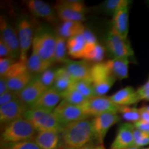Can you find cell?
Masks as SVG:
<instances>
[{
    "label": "cell",
    "instance_id": "cell-1",
    "mask_svg": "<svg viewBox=\"0 0 149 149\" xmlns=\"http://www.w3.org/2000/svg\"><path fill=\"white\" fill-rule=\"evenodd\" d=\"M61 148H77L95 140L92 120L89 118L76 121L63 128L61 133Z\"/></svg>",
    "mask_w": 149,
    "mask_h": 149
},
{
    "label": "cell",
    "instance_id": "cell-2",
    "mask_svg": "<svg viewBox=\"0 0 149 149\" xmlns=\"http://www.w3.org/2000/svg\"><path fill=\"white\" fill-rule=\"evenodd\" d=\"M57 34L48 26L40 25L35 30L32 51L44 60L54 64Z\"/></svg>",
    "mask_w": 149,
    "mask_h": 149
},
{
    "label": "cell",
    "instance_id": "cell-3",
    "mask_svg": "<svg viewBox=\"0 0 149 149\" xmlns=\"http://www.w3.org/2000/svg\"><path fill=\"white\" fill-rule=\"evenodd\" d=\"M36 134L32 124L22 117L3 126L1 132V144L31 140L34 139Z\"/></svg>",
    "mask_w": 149,
    "mask_h": 149
},
{
    "label": "cell",
    "instance_id": "cell-4",
    "mask_svg": "<svg viewBox=\"0 0 149 149\" xmlns=\"http://www.w3.org/2000/svg\"><path fill=\"white\" fill-rule=\"evenodd\" d=\"M37 132L54 131L61 133L63 128L53 111L29 109L24 116Z\"/></svg>",
    "mask_w": 149,
    "mask_h": 149
},
{
    "label": "cell",
    "instance_id": "cell-5",
    "mask_svg": "<svg viewBox=\"0 0 149 149\" xmlns=\"http://www.w3.org/2000/svg\"><path fill=\"white\" fill-rule=\"evenodd\" d=\"M116 80L104 62L97 63L91 66L90 81L96 95L104 96L109 91Z\"/></svg>",
    "mask_w": 149,
    "mask_h": 149
},
{
    "label": "cell",
    "instance_id": "cell-6",
    "mask_svg": "<svg viewBox=\"0 0 149 149\" xmlns=\"http://www.w3.org/2000/svg\"><path fill=\"white\" fill-rule=\"evenodd\" d=\"M57 17L61 22H79L86 20L87 8L81 1H58L54 7Z\"/></svg>",
    "mask_w": 149,
    "mask_h": 149
},
{
    "label": "cell",
    "instance_id": "cell-7",
    "mask_svg": "<svg viewBox=\"0 0 149 149\" xmlns=\"http://www.w3.org/2000/svg\"><path fill=\"white\" fill-rule=\"evenodd\" d=\"M16 29L20 46L19 60L26 62L28 53L33 45L34 26L29 16L22 15L17 19Z\"/></svg>",
    "mask_w": 149,
    "mask_h": 149
},
{
    "label": "cell",
    "instance_id": "cell-8",
    "mask_svg": "<svg viewBox=\"0 0 149 149\" xmlns=\"http://www.w3.org/2000/svg\"><path fill=\"white\" fill-rule=\"evenodd\" d=\"M79 107L88 117H94L105 113H118L119 108V106L113 103L109 97L98 95L87 99Z\"/></svg>",
    "mask_w": 149,
    "mask_h": 149
},
{
    "label": "cell",
    "instance_id": "cell-9",
    "mask_svg": "<svg viewBox=\"0 0 149 149\" xmlns=\"http://www.w3.org/2000/svg\"><path fill=\"white\" fill-rule=\"evenodd\" d=\"M53 112L63 128L76 121L89 118L79 106L73 105L64 100L59 102Z\"/></svg>",
    "mask_w": 149,
    "mask_h": 149
},
{
    "label": "cell",
    "instance_id": "cell-10",
    "mask_svg": "<svg viewBox=\"0 0 149 149\" xmlns=\"http://www.w3.org/2000/svg\"><path fill=\"white\" fill-rule=\"evenodd\" d=\"M106 47L113 58H129L134 55L133 48L127 39L122 38L112 30L107 36Z\"/></svg>",
    "mask_w": 149,
    "mask_h": 149
},
{
    "label": "cell",
    "instance_id": "cell-11",
    "mask_svg": "<svg viewBox=\"0 0 149 149\" xmlns=\"http://www.w3.org/2000/svg\"><path fill=\"white\" fill-rule=\"evenodd\" d=\"M120 120L119 115L115 113H105L93 117L91 120L95 141L99 144H102L110 128Z\"/></svg>",
    "mask_w": 149,
    "mask_h": 149
},
{
    "label": "cell",
    "instance_id": "cell-12",
    "mask_svg": "<svg viewBox=\"0 0 149 149\" xmlns=\"http://www.w3.org/2000/svg\"><path fill=\"white\" fill-rule=\"evenodd\" d=\"M0 40L2 41L10 50L13 58L19 59L20 46L17 29H14L2 15L0 18Z\"/></svg>",
    "mask_w": 149,
    "mask_h": 149
},
{
    "label": "cell",
    "instance_id": "cell-13",
    "mask_svg": "<svg viewBox=\"0 0 149 149\" xmlns=\"http://www.w3.org/2000/svg\"><path fill=\"white\" fill-rule=\"evenodd\" d=\"M46 89L36 75L23 90L18 93V99L29 109H31Z\"/></svg>",
    "mask_w": 149,
    "mask_h": 149
},
{
    "label": "cell",
    "instance_id": "cell-14",
    "mask_svg": "<svg viewBox=\"0 0 149 149\" xmlns=\"http://www.w3.org/2000/svg\"><path fill=\"white\" fill-rule=\"evenodd\" d=\"M29 109L19 100H15L0 107V122L3 126L24 117Z\"/></svg>",
    "mask_w": 149,
    "mask_h": 149
},
{
    "label": "cell",
    "instance_id": "cell-15",
    "mask_svg": "<svg viewBox=\"0 0 149 149\" xmlns=\"http://www.w3.org/2000/svg\"><path fill=\"white\" fill-rule=\"evenodd\" d=\"M28 9L33 15L43 19L48 23L55 24L57 17L55 9L45 1L42 0H29L26 1Z\"/></svg>",
    "mask_w": 149,
    "mask_h": 149
},
{
    "label": "cell",
    "instance_id": "cell-16",
    "mask_svg": "<svg viewBox=\"0 0 149 149\" xmlns=\"http://www.w3.org/2000/svg\"><path fill=\"white\" fill-rule=\"evenodd\" d=\"M134 125L124 123L118 128L116 137L112 143L111 149H123L134 146Z\"/></svg>",
    "mask_w": 149,
    "mask_h": 149
},
{
    "label": "cell",
    "instance_id": "cell-17",
    "mask_svg": "<svg viewBox=\"0 0 149 149\" xmlns=\"http://www.w3.org/2000/svg\"><path fill=\"white\" fill-rule=\"evenodd\" d=\"M62 98L61 93L53 88L46 89L31 109H37L48 111H53Z\"/></svg>",
    "mask_w": 149,
    "mask_h": 149
},
{
    "label": "cell",
    "instance_id": "cell-18",
    "mask_svg": "<svg viewBox=\"0 0 149 149\" xmlns=\"http://www.w3.org/2000/svg\"><path fill=\"white\" fill-rule=\"evenodd\" d=\"M88 61L70 60L65 64V67L69 72L71 79L73 81L79 80H90L91 69Z\"/></svg>",
    "mask_w": 149,
    "mask_h": 149
},
{
    "label": "cell",
    "instance_id": "cell-19",
    "mask_svg": "<svg viewBox=\"0 0 149 149\" xmlns=\"http://www.w3.org/2000/svg\"><path fill=\"white\" fill-rule=\"evenodd\" d=\"M33 140L41 149H60L62 146L61 133L57 132H37Z\"/></svg>",
    "mask_w": 149,
    "mask_h": 149
},
{
    "label": "cell",
    "instance_id": "cell-20",
    "mask_svg": "<svg viewBox=\"0 0 149 149\" xmlns=\"http://www.w3.org/2000/svg\"><path fill=\"white\" fill-rule=\"evenodd\" d=\"M109 97L111 101L117 106L125 107L137 104L141 100L137 91L131 86H126L120 89Z\"/></svg>",
    "mask_w": 149,
    "mask_h": 149
},
{
    "label": "cell",
    "instance_id": "cell-21",
    "mask_svg": "<svg viewBox=\"0 0 149 149\" xmlns=\"http://www.w3.org/2000/svg\"><path fill=\"white\" fill-rule=\"evenodd\" d=\"M113 31L124 39H127L128 33V6L121 8L113 16Z\"/></svg>",
    "mask_w": 149,
    "mask_h": 149
},
{
    "label": "cell",
    "instance_id": "cell-22",
    "mask_svg": "<svg viewBox=\"0 0 149 149\" xmlns=\"http://www.w3.org/2000/svg\"><path fill=\"white\" fill-rule=\"evenodd\" d=\"M104 63L116 79L122 80L128 77V58H113L104 61Z\"/></svg>",
    "mask_w": 149,
    "mask_h": 149
},
{
    "label": "cell",
    "instance_id": "cell-23",
    "mask_svg": "<svg viewBox=\"0 0 149 149\" xmlns=\"http://www.w3.org/2000/svg\"><path fill=\"white\" fill-rule=\"evenodd\" d=\"M66 47L68 55L73 59H84L86 50V42L82 35H77L67 40Z\"/></svg>",
    "mask_w": 149,
    "mask_h": 149
},
{
    "label": "cell",
    "instance_id": "cell-24",
    "mask_svg": "<svg viewBox=\"0 0 149 149\" xmlns=\"http://www.w3.org/2000/svg\"><path fill=\"white\" fill-rule=\"evenodd\" d=\"M85 29L82 22H63L57 28L56 33L68 40L72 37L82 34Z\"/></svg>",
    "mask_w": 149,
    "mask_h": 149
},
{
    "label": "cell",
    "instance_id": "cell-25",
    "mask_svg": "<svg viewBox=\"0 0 149 149\" xmlns=\"http://www.w3.org/2000/svg\"><path fill=\"white\" fill-rule=\"evenodd\" d=\"M29 71L33 74L39 75L42 72L51 68L53 63L43 59L35 51L31 52V55L26 61Z\"/></svg>",
    "mask_w": 149,
    "mask_h": 149
},
{
    "label": "cell",
    "instance_id": "cell-26",
    "mask_svg": "<svg viewBox=\"0 0 149 149\" xmlns=\"http://www.w3.org/2000/svg\"><path fill=\"white\" fill-rule=\"evenodd\" d=\"M35 75L27 71L24 73L18 74L13 77L6 79L8 84V90L13 92L19 93L23 90L32 80L34 79Z\"/></svg>",
    "mask_w": 149,
    "mask_h": 149
},
{
    "label": "cell",
    "instance_id": "cell-27",
    "mask_svg": "<svg viewBox=\"0 0 149 149\" xmlns=\"http://www.w3.org/2000/svg\"><path fill=\"white\" fill-rule=\"evenodd\" d=\"M72 82L71 77L66 67H61L56 70L55 81L52 88L61 94L69 88Z\"/></svg>",
    "mask_w": 149,
    "mask_h": 149
},
{
    "label": "cell",
    "instance_id": "cell-28",
    "mask_svg": "<svg viewBox=\"0 0 149 149\" xmlns=\"http://www.w3.org/2000/svg\"><path fill=\"white\" fill-rule=\"evenodd\" d=\"M105 54V49L98 43L94 44H86V50L84 57L85 61L95 63L102 62Z\"/></svg>",
    "mask_w": 149,
    "mask_h": 149
},
{
    "label": "cell",
    "instance_id": "cell-29",
    "mask_svg": "<svg viewBox=\"0 0 149 149\" xmlns=\"http://www.w3.org/2000/svg\"><path fill=\"white\" fill-rule=\"evenodd\" d=\"M57 34V33H56ZM67 40L57 34L56 37V45L55 50V57H54V62L63 63L66 64L69 59L67 57L68 51L66 47Z\"/></svg>",
    "mask_w": 149,
    "mask_h": 149
},
{
    "label": "cell",
    "instance_id": "cell-30",
    "mask_svg": "<svg viewBox=\"0 0 149 149\" xmlns=\"http://www.w3.org/2000/svg\"><path fill=\"white\" fill-rule=\"evenodd\" d=\"M70 88L78 91L87 99L96 95L94 88L90 80L73 81L70 86Z\"/></svg>",
    "mask_w": 149,
    "mask_h": 149
},
{
    "label": "cell",
    "instance_id": "cell-31",
    "mask_svg": "<svg viewBox=\"0 0 149 149\" xmlns=\"http://www.w3.org/2000/svg\"><path fill=\"white\" fill-rule=\"evenodd\" d=\"M129 3L128 0H107L102 3L101 9L104 13L113 16L121 8L128 6Z\"/></svg>",
    "mask_w": 149,
    "mask_h": 149
},
{
    "label": "cell",
    "instance_id": "cell-32",
    "mask_svg": "<svg viewBox=\"0 0 149 149\" xmlns=\"http://www.w3.org/2000/svg\"><path fill=\"white\" fill-rule=\"evenodd\" d=\"M61 95L62 100L73 105L80 106L87 100V98H86L83 95L70 87Z\"/></svg>",
    "mask_w": 149,
    "mask_h": 149
},
{
    "label": "cell",
    "instance_id": "cell-33",
    "mask_svg": "<svg viewBox=\"0 0 149 149\" xmlns=\"http://www.w3.org/2000/svg\"><path fill=\"white\" fill-rule=\"evenodd\" d=\"M118 113H120L124 120L127 122H133V124L141 120L139 109L125 106H119Z\"/></svg>",
    "mask_w": 149,
    "mask_h": 149
},
{
    "label": "cell",
    "instance_id": "cell-34",
    "mask_svg": "<svg viewBox=\"0 0 149 149\" xmlns=\"http://www.w3.org/2000/svg\"><path fill=\"white\" fill-rule=\"evenodd\" d=\"M27 71H29V70L27 68L26 62L19 59L18 61H16L15 62L11 65V66L8 68L6 72L1 77L8 79L9 78L13 77L15 76L22 74Z\"/></svg>",
    "mask_w": 149,
    "mask_h": 149
},
{
    "label": "cell",
    "instance_id": "cell-35",
    "mask_svg": "<svg viewBox=\"0 0 149 149\" xmlns=\"http://www.w3.org/2000/svg\"><path fill=\"white\" fill-rule=\"evenodd\" d=\"M1 149H41L33 139L17 143L1 144Z\"/></svg>",
    "mask_w": 149,
    "mask_h": 149
},
{
    "label": "cell",
    "instance_id": "cell-36",
    "mask_svg": "<svg viewBox=\"0 0 149 149\" xmlns=\"http://www.w3.org/2000/svg\"><path fill=\"white\" fill-rule=\"evenodd\" d=\"M55 74L56 70L50 68L44 72H42L40 74L37 75V77L40 79V82L48 89L53 87L55 79Z\"/></svg>",
    "mask_w": 149,
    "mask_h": 149
},
{
    "label": "cell",
    "instance_id": "cell-37",
    "mask_svg": "<svg viewBox=\"0 0 149 149\" xmlns=\"http://www.w3.org/2000/svg\"><path fill=\"white\" fill-rule=\"evenodd\" d=\"M134 146L139 147L145 146L149 144V133L141 131L135 128L133 131Z\"/></svg>",
    "mask_w": 149,
    "mask_h": 149
},
{
    "label": "cell",
    "instance_id": "cell-38",
    "mask_svg": "<svg viewBox=\"0 0 149 149\" xmlns=\"http://www.w3.org/2000/svg\"><path fill=\"white\" fill-rule=\"evenodd\" d=\"M18 100V93L8 91L0 95V107Z\"/></svg>",
    "mask_w": 149,
    "mask_h": 149
},
{
    "label": "cell",
    "instance_id": "cell-39",
    "mask_svg": "<svg viewBox=\"0 0 149 149\" xmlns=\"http://www.w3.org/2000/svg\"><path fill=\"white\" fill-rule=\"evenodd\" d=\"M15 61L16 59L13 58H0V76L2 77Z\"/></svg>",
    "mask_w": 149,
    "mask_h": 149
},
{
    "label": "cell",
    "instance_id": "cell-40",
    "mask_svg": "<svg viewBox=\"0 0 149 149\" xmlns=\"http://www.w3.org/2000/svg\"><path fill=\"white\" fill-rule=\"evenodd\" d=\"M137 91L141 100L149 101V79L144 85L139 87Z\"/></svg>",
    "mask_w": 149,
    "mask_h": 149
},
{
    "label": "cell",
    "instance_id": "cell-41",
    "mask_svg": "<svg viewBox=\"0 0 149 149\" xmlns=\"http://www.w3.org/2000/svg\"><path fill=\"white\" fill-rule=\"evenodd\" d=\"M81 35H82L84 38L86 44H94L97 43V38L95 37V36L94 34H93L91 31H89V30L85 29Z\"/></svg>",
    "mask_w": 149,
    "mask_h": 149
},
{
    "label": "cell",
    "instance_id": "cell-42",
    "mask_svg": "<svg viewBox=\"0 0 149 149\" xmlns=\"http://www.w3.org/2000/svg\"><path fill=\"white\" fill-rule=\"evenodd\" d=\"M0 58H13L10 50L1 40H0Z\"/></svg>",
    "mask_w": 149,
    "mask_h": 149
},
{
    "label": "cell",
    "instance_id": "cell-43",
    "mask_svg": "<svg viewBox=\"0 0 149 149\" xmlns=\"http://www.w3.org/2000/svg\"><path fill=\"white\" fill-rule=\"evenodd\" d=\"M134 127L136 129H138L141 131L146 132V133H149V123L146 122L144 121L139 120L138 122L134 123Z\"/></svg>",
    "mask_w": 149,
    "mask_h": 149
},
{
    "label": "cell",
    "instance_id": "cell-44",
    "mask_svg": "<svg viewBox=\"0 0 149 149\" xmlns=\"http://www.w3.org/2000/svg\"><path fill=\"white\" fill-rule=\"evenodd\" d=\"M8 84H7L6 79L4 78H0V95L8 91Z\"/></svg>",
    "mask_w": 149,
    "mask_h": 149
},
{
    "label": "cell",
    "instance_id": "cell-45",
    "mask_svg": "<svg viewBox=\"0 0 149 149\" xmlns=\"http://www.w3.org/2000/svg\"><path fill=\"white\" fill-rule=\"evenodd\" d=\"M139 111H140V116L141 120L142 121H144L146 122L149 123V112L146 111L144 107L141 108L139 109Z\"/></svg>",
    "mask_w": 149,
    "mask_h": 149
},
{
    "label": "cell",
    "instance_id": "cell-46",
    "mask_svg": "<svg viewBox=\"0 0 149 149\" xmlns=\"http://www.w3.org/2000/svg\"><path fill=\"white\" fill-rule=\"evenodd\" d=\"M97 146H95V143L93 142H91L89 144H86V146L81 147V148H62V149H94Z\"/></svg>",
    "mask_w": 149,
    "mask_h": 149
},
{
    "label": "cell",
    "instance_id": "cell-47",
    "mask_svg": "<svg viewBox=\"0 0 149 149\" xmlns=\"http://www.w3.org/2000/svg\"><path fill=\"white\" fill-rule=\"evenodd\" d=\"M94 149H105L103 144H99L98 146H97Z\"/></svg>",
    "mask_w": 149,
    "mask_h": 149
},
{
    "label": "cell",
    "instance_id": "cell-48",
    "mask_svg": "<svg viewBox=\"0 0 149 149\" xmlns=\"http://www.w3.org/2000/svg\"><path fill=\"white\" fill-rule=\"evenodd\" d=\"M123 149H140V148H139V147H137V146H133L127 147V148H123Z\"/></svg>",
    "mask_w": 149,
    "mask_h": 149
},
{
    "label": "cell",
    "instance_id": "cell-49",
    "mask_svg": "<svg viewBox=\"0 0 149 149\" xmlns=\"http://www.w3.org/2000/svg\"><path fill=\"white\" fill-rule=\"evenodd\" d=\"M144 108H145V109H146V111H148L149 112V106H147V107H145Z\"/></svg>",
    "mask_w": 149,
    "mask_h": 149
},
{
    "label": "cell",
    "instance_id": "cell-50",
    "mask_svg": "<svg viewBox=\"0 0 149 149\" xmlns=\"http://www.w3.org/2000/svg\"><path fill=\"white\" fill-rule=\"evenodd\" d=\"M142 149H149V147H148V148H142Z\"/></svg>",
    "mask_w": 149,
    "mask_h": 149
},
{
    "label": "cell",
    "instance_id": "cell-51",
    "mask_svg": "<svg viewBox=\"0 0 149 149\" xmlns=\"http://www.w3.org/2000/svg\"><path fill=\"white\" fill-rule=\"evenodd\" d=\"M60 149H62V148H60Z\"/></svg>",
    "mask_w": 149,
    "mask_h": 149
}]
</instances>
